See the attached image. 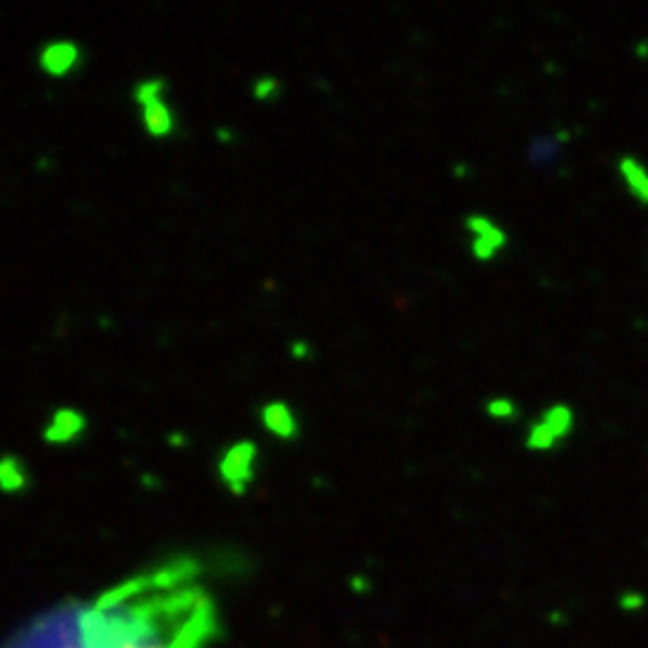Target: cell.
Instances as JSON below:
<instances>
[{
  "instance_id": "cell-11",
  "label": "cell",
  "mask_w": 648,
  "mask_h": 648,
  "mask_svg": "<svg viewBox=\"0 0 648 648\" xmlns=\"http://www.w3.org/2000/svg\"><path fill=\"white\" fill-rule=\"evenodd\" d=\"M27 483L24 464L18 456H0V487L20 490Z\"/></svg>"
},
{
  "instance_id": "cell-4",
  "label": "cell",
  "mask_w": 648,
  "mask_h": 648,
  "mask_svg": "<svg viewBox=\"0 0 648 648\" xmlns=\"http://www.w3.org/2000/svg\"><path fill=\"white\" fill-rule=\"evenodd\" d=\"M37 61L43 75L61 80V78L72 75V72L80 68L82 49H80V43H75L72 39H55V41L43 43Z\"/></svg>"
},
{
  "instance_id": "cell-13",
  "label": "cell",
  "mask_w": 648,
  "mask_h": 648,
  "mask_svg": "<svg viewBox=\"0 0 648 648\" xmlns=\"http://www.w3.org/2000/svg\"><path fill=\"white\" fill-rule=\"evenodd\" d=\"M485 413L493 421H514V418H518V407L510 397H493L485 401Z\"/></svg>"
},
{
  "instance_id": "cell-6",
  "label": "cell",
  "mask_w": 648,
  "mask_h": 648,
  "mask_svg": "<svg viewBox=\"0 0 648 648\" xmlns=\"http://www.w3.org/2000/svg\"><path fill=\"white\" fill-rule=\"evenodd\" d=\"M259 423H263L265 432L269 438L279 442H294L300 438V421L291 403L284 399L267 401L263 409H259Z\"/></svg>"
},
{
  "instance_id": "cell-17",
  "label": "cell",
  "mask_w": 648,
  "mask_h": 648,
  "mask_svg": "<svg viewBox=\"0 0 648 648\" xmlns=\"http://www.w3.org/2000/svg\"><path fill=\"white\" fill-rule=\"evenodd\" d=\"M168 442H171V444H185V438H183V435H171Z\"/></svg>"
},
{
  "instance_id": "cell-7",
  "label": "cell",
  "mask_w": 648,
  "mask_h": 648,
  "mask_svg": "<svg viewBox=\"0 0 648 648\" xmlns=\"http://www.w3.org/2000/svg\"><path fill=\"white\" fill-rule=\"evenodd\" d=\"M140 121H142L144 133L154 140H166L178 130V115L166 99H158L147 106H142Z\"/></svg>"
},
{
  "instance_id": "cell-15",
  "label": "cell",
  "mask_w": 648,
  "mask_h": 648,
  "mask_svg": "<svg viewBox=\"0 0 648 648\" xmlns=\"http://www.w3.org/2000/svg\"><path fill=\"white\" fill-rule=\"evenodd\" d=\"M291 356L296 360H308L312 356V346L308 341H294L291 343Z\"/></svg>"
},
{
  "instance_id": "cell-9",
  "label": "cell",
  "mask_w": 648,
  "mask_h": 648,
  "mask_svg": "<svg viewBox=\"0 0 648 648\" xmlns=\"http://www.w3.org/2000/svg\"><path fill=\"white\" fill-rule=\"evenodd\" d=\"M541 421L553 430V435L565 442L572 432H574V423H576V415L572 411L569 403H553V407H547L541 413Z\"/></svg>"
},
{
  "instance_id": "cell-10",
  "label": "cell",
  "mask_w": 648,
  "mask_h": 648,
  "mask_svg": "<svg viewBox=\"0 0 648 648\" xmlns=\"http://www.w3.org/2000/svg\"><path fill=\"white\" fill-rule=\"evenodd\" d=\"M166 92H168V82L164 78H142L133 86V101L137 104V109H142L152 104V101L166 99Z\"/></svg>"
},
{
  "instance_id": "cell-14",
  "label": "cell",
  "mask_w": 648,
  "mask_h": 648,
  "mask_svg": "<svg viewBox=\"0 0 648 648\" xmlns=\"http://www.w3.org/2000/svg\"><path fill=\"white\" fill-rule=\"evenodd\" d=\"M250 92L255 101H271L281 94V82L274 75H263L253 82Z\"/></svg>"
},
{
  "instance_id": "cell-16",
  "label": "cell",
  "mask_w": 648,
  "mask_h": 648,
  "mask_svg": "<svg viewBox=\"0 0 648 648\" xmlns=\"http://www.w3.org/2000/svg\"><path fill=\"white\" fill-rule=\"evenodd\" d=\"M216 140H219V142H230V140H234V133H230V130H226V127L224 130H216Z\"/></svg>"
},
{
  "instance_id": "cell-1",
  "label": "cell",
  "mask_w": 648,
  "mask_h": 648,
  "mask_svg": "<svg viewBox=\"0 0 648 648\" xmlns=\"http://www.w3.org/2000/svg\"><path fill=\"white\" fill-rule=\"evenodd\" d=\"M216 634L219 613L199 562L176 557L41 615L6 648H209Z\"/></svg>"
},
{
  "instance_id": "cell-8",
  "label": "cell",
  "mask_w": 648,
  "mask_h": 648,
  "mask_svg": "<svg viewBox=\"0 0 648 648\" xmlns=\"http://www.w3.org/2000/svg\"><path fill=\"white\" fill-rule=\"evenodd\" d=\"M619 178L627 185V191L631 193L634 199H639L641 205L648 207V168L634 156H623L617 164Z\"/></svg>"
},
{
  "instance_id": "cell-12",
  "label": "cell",
  "mask_w": 648,
  "mask_h": 648,
  "mask_svg": "<svg viewBox=\"0 0 648 648\" xmlns=\"http://www.w3.org/2000/svg\"><path fill=\"white\" fill-rule=\"evenodd\" d=\"M559 444V440L553 435V430L547 428L541 418L538 421H533L528 432H526V446L531 452H551Z\"/></svg>"
},
{
  "instance_id": "cell-3",
  "label": "cell",
  "mask_w": 648,
  "mask_h": 648,
  "mask_svg": "<svg viewBox=\"0 0 648 648\" xmlns=\"http://www.w3.org/2000/svg\"><path fill=\"white\" fill-rule=\"evenodd\" d=\"M464 228L471 236V257L475 263H493L510 245L507 230L487 214H469L464 219Z\"/></svg>"
},
{
  "instance_id": "cell-5",
  "label": "cell",
  "mask_w": 648,
  "mask_h": 648,
  "mask_svg": "<svg viewBox=\"0 0 648 648\" xmlns=\"http://www.w3.org/2000/svg\"><path fill=\"white\" fill-rule=\"evenodd\" d=\"M86 428H90V421H86V415L75 409V407H61L51 413V418L47 421L41 430V438L47 444H72L78 442L80 438H84Z\"/></svg>"
},
{
  "instance_id": "cell-2",
  "label": "cell",
  "mask_w": 648,
  "mask_h": 648,
  "mask_svg": "<svg viewBox=\"0 0 648 648\" xmlns=\"http://www.w3.org/2000/svg\"><path fill=\"white\" fill-rule=\"evenodd\" d=\"M257 459H259V446L255 440L243 438L236 440L234 444H228L222 459H219V475L224 483L234 490V493H245L255 479V469H257Z\"/></svg>"
}]
</instances>
